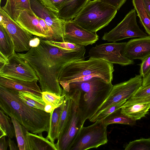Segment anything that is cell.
I'll return each mask as SVG.
<instances>
[{"instance_id": "obj_26", "label": "cell", "mask_w": 150, "mask_h": 150, "mask_svg": "<svg viewBox=\"0 0 150 150\" xmlns=\"http://www.w3.org/2000/svg\"><path fill=\"white\" fill-rule=\"evenodd\" d=\"M133 5L146 32L150 35V15L146 10L142 0H132Z\"/></svg>"}, {"instance_id": "obj_44", "label": "cell", "mask_w": 150, "mask_h": 150, "mask_svg": "<svg viewBox=\"0 0 150 150\" xmlns=\"http://www.w3.org/2000/svg\"><path fill=\"white\" fill-rule=\"evenodd\" d=\"M144 6L150 15V0H142Z\"/></svg>"}, {"instance_id": "obj_42", "label": "cell", "mask_w": 150, "mask_h": 150, "mask_svg": "<svg viewBox=\"0 0 150 150\" xmlns=\"http://www.w3.org/2000/svg\"><path fill=\"white\" fill-rule=\"evenodd\" d=\"M8 146L10 150H18L19 148L16 146L14 141L11 139L8 138Z\"/></svg>"}, {"instance_id": "obj_10", "label": "cell", "mask_w": 150, "mask_h": 150, "mask_svg": "<svg viewBox=\"0 0 150 150\" xmlns=\"http://www.w3.org/2000/svg\"><path fill=\"white\" fill-rule=\"evenodd\" d=\"M126 43L112 42L96 45L90 50L89 56L123 66L133 64V60L129 59L123 54Z\"/></svg>"}, {"instance_id": "obj_43", "label": "cell", "mask_w": 150, "mask_h": 150, "mask_svg": "<svg viewBox=\"0 0 150 150\" xmlns=\"http://www.w3.org/2000/svg\"><path fill=\"white\" fill-rule=\"evenodd\" d=\"M8 58L0 52V67L8 63Z\"/></svg>"}, {"instance_id": "obj_31", "label": "cell", "mask_w": 150, "mask_h": 150, "mask_svg": "<svg viewBox=\"0 0 150 150\" xmlns=\"http://www.w3.org/2000/svg\"><path fill=\"white\" fill-rule=\"evenodd\" d=\"M125 148V150H150V138H142L130 142Z\"/></svg>"}, {"instance_id": "obj_7", "label": "cell", "mask_w": 150, "mask_h": 150, "mask_svg": "<svg viewBox=\"0 0 150 150\" xmlns=\"http://www.w3.org/2000/svg\"><path fill=\"white\" fill-rule=\"evenodd\" d=\"M102 120L87 127H82L69 150H85L97 148L107 144V127Z\"/></svg>"}, {"instance_id": "obj_2", "label": "cell", "mask_w": 150, "mask_h": 150, "mask_svg": "<svg viewBox=\"0 0 150 150\" xmlns=\"http://www.w3.org/2000/svg\"><path fill=\"white\" fill-rule=\"evenodd\" d=\"M0 108L32 133L38 134L49 131L50 113L26 104L18 91L0 85Z\"/></svg>"}, {"instance_id": "obj_29", "label": "cell", "mask_w": 150, "mask_h": 150, "mask_svg": "<svg viewBox=\"0 0 150 150\" xmlns=\"http://www.w3.org/2000/svg\"><path fill=\"white\" fill-rule=\"evenodd\" d=\"M66 95V91L63 89L61 96L48 91L42 92V97L46 104L51 105L55 109L60 106L63 103Z\"/></svg>"}, {"instance_id": "obj_30", "label": "cell", "mask_w": 150, "mask_h": 150, "mask_svg": "<svg viewBox=\"0 0 150 150\" xmlns=\"http://www.w3.org/2000/svg\"><path fill=\"white\" fill-rule=\"evenodd\" d=\"M6 115L0 109V128L6 132V136L12 139L15 135L14 127L11 119Z\"/></svg>"}, {"instance_id": "obj_33", "label": "cell", "mask_w": 150, "mask_h": 150, "mask_svg": "<svg viewBox=\"0 0 150 150\" xmlns=\"http://www.w3.org/2000/svg\"><path fill=\"white\" fill-rule=\"evenodd\" d=\"M48 43L63 49L75 51H79L85 49L84 46L67 42H60L45 40Z\"/></svg>"}, {"instance_id": "obj_15", "label": "cell", "mask_w": 150, "mask_h": 150, "mask_svg": "<svg viewBox=\"0 0 150 150\" xmlns=\"http://www.w3.org/2000/svg\"><path fill=\"white\" fill-rule=\"evenodd\" d=\"M123 54L131 60L142 61L150 55V35L129 40L126 43Z\"/></svg>"}, {"instance_id": "obj_6", "label": "cell", "mask_w": 150, "mask_h": 150, "mask_svg": "<svg viewBox=\"0 0 150 150\" xmlns=\"http://www.w3.org/2000/svg\"><path fill=\"white\" fill-rule=\"evenodd\" d=\"M67 92L71 98V115L55 144L57 150H69L84 123L82 122L78 106L79 93L72 89H69Z\"/></svg>"}, {"instance_id": "obj_47", "label": "cell", "mask_w": 150, "mask_h": 150, "mask_svg": "<svg viewBox=\"0 0 150 150\" xmlns=\"http://www.w3.org/2000/svg\"><path fill=\"white\" fill-rule=\"evenodd\" d=\"M1 0H0V3L1 4Z\"/></svg>"}, {"instance_id": "obj_18", "label": "cell", "mask_w": 150, "mask_h": 150, "mask_svg": "<svg viewBox=\"0 0 150 150\" xmlns=\"http://www.w3.org/2000/svg\"><path fill=\"white\" fill-rule=\"evenodd\" d=\"M90 0H67L57 15L61 19L68 21L74 18Z\"/></svg>"}, {"instance_id": "obj_37", "label": "cell", "mask_w": 150, "mask_h": 150, "mask_svg": "<svg viewBox=\"0 0 150 150\" xmlns=\"http://www.w3.org/2000/svg\"><path fill=\"white\" fill-rule=\"evenodd\" d=\"M150 95V85L142 87L141 86L131 97L138 98Z\"/></svg>"}, {"instance_id": "obj_3", "label": "cell", "mask_w": 150, "mask_h": 150, "mask_svg": "<svg viewBox=\"0 0 150 150\" xmlns=\"http://www.w3.org/2000/svg\"><path fill=\"white\" fill-rule=\"evenodd\" d=\"M114 71L113 64L90 57L87 60L74 62L66 65L60 74L59 80L63 89L68 92L70 83L86 81L94 77L112 83Z\"/></svg>"}, {"instance_id": "obj_12", "label": "cell", "mask_w": 150, "mask_h": 150, "mask_svg": "<svg viewBox=\"0 0 150 150\" xmlns=\"http://www.w3.org/2000/svg\"><path fill=\"white\" fill-rule=\"evenodd\" d=\"M8 62L0 67V75L27 81L39 80L33 68L15 52L8 58Z\"/></svg>"}, {"instance_id": "obj_11", "label": "cell", "mask_w": 150, "mask_h": 150, "mask_svg": "<svg viewBox=\"0 0 150 150\" xmlns=\"http://www.w3.org/2000/svg\"><path fill=\"white\" fill-rule=\"evenodd\" d=\"M0 25L8 33L13 42L15 51H28L31 48L30 41L34 37L13 19L0 7Z\"/></svg>"}, {"instance_id": "obj_28", "label": "cell", "mask_w": 150, "mask_h": 150, "mask_svg": "<svg viewBox=\"0 0 150 150\" xmlns=\"http://www.w3.org/2000/svg\"><path fill=\"white\" fill-rule=\"evenodd\" d=\"M102 121L104 124L107 126L113 123L132 125H134L136 121L122 114L121 112V109L112 113Z\"/></svg>"}, {"instance_id": "obj_23", "label": "cell", "mask_w": 150, "mask_h": 150, "mask_svg": "<svg viewBox=\"0 0 150 150\" xmlns=\"http://www.w3.org/2000/svg\"><path fill=\"white\" fill-rule=\"evenodd\" d=\"M11 118L13 123L19 150H30L27 135L28 130L21 125L13 116Z\"/></svg>"}, {"instance_id": "obj_20", "label": "cell", "mask_w": 150, "mask_h": 150, "mask_svg": "<svg viewBox=\"0 0 150 150\" xmlns=\"http://www.w3.org/2000/svg\"><path fill=\"white\" fill-rule=\"evenodd\" d=\"M27 132L30 150H57L56 144L44 137L42 134Z\"/></svg>"}, {"instance_id": "obj_34", "label": "cell", "mask_w": 150, "mask_h": 150, "mask_svg": "<svg viewBox=\"0 0 150 150\" xmlns=\"http://www.w3.org/2000/svg\"><path fill=\"white\" fill-rule=\"evenodd\" d=\"M40 0L48 8L57 14L67 1V0Z\"/></svg>"}, {"instance_id": "obj_16", "label": "cell", "mask_w": 150, "mask_h": 150, "mask_svg": "<svg viewBox=\"0 0 150 150\" xmlns=\"http://www.w3.org/2000/svg\"><path fill=\"white\" fill-rule=\"evenodd\" d=\"M15 21L31 34L45 40L48 38L40 25L38 18L33 12L26 10L19 11Z\"/></svg>"}, {"instance_id": "obj_25", "label": "cell", "mask_w": 150, "mask_h": 150, "mask_svg": "<svg viewBox=\"0 0 150 150\" xmlns=\"http://www.w3.org/2000/svg\"><path fill=\"white\" fill-rule=\"evenodd\" d=\"M21 100L27 105L34 108L44 111L46 105L42 97L28 92H18Z\"/></svg>"}, {"instance_id": "obj_45", "label": "cell", "mask_w": 150, "mask_h": 150, "mask_svg": "<svg viewBox=\"0 0 150 150\" xmlns=\"http://www.w3.org/2000/svg\"><path fill=\"white\" fill-rule=\"evenodd\" d=\"M53 107L50 104H46L44 108V111L48 113H51L54 110Z\"/></svg>"}, {"instance_id": "obj_35", "label": "cell", "mask_w": 150, "mask_h": 150, "mask_svg": "<svg viewBox=\"0 0 150 150\" xmlns=\"http://www.w3.org/2000/svg\"><path fill=\"white\" fill-rule=\"evenodd\" d=\"M142 61L140 64L139 74L143 78L145 77L150 71V55Z\"/></svg>"}, {"instance_id": "obj_38", "label": "cell", "mask_w": 150, "mask_h": 150, "mask_svg": "<svg viewBox=\"0 0 150 150\" xmlns=\"http://www.w3.org/2000/svg\"><path fill=\"white\" fill-rule=\"evenodd\" d=\"M103 2L109 5L117 10H119L127 0H100Z\"/></svg>"}, {"instance_id": "obj_40", "label": "cell", "mask_w": 150, "mask_h": 150, "mask_svg": "<svg viewBox=\"0 0 150 150\" xmlns=\"http://www.w3.org/2000/svg\"><path fill=\"white\" fill-rule=\"evenodd\" d=\"M40 42V38L35 36L34 38L30 41V45L31 47H36L39 44Z\"/></svg>"}, {"instance_id": "obj_13", "label": "cell", "mask_w": 150, "mask_h": 150, "mask_svg": "<svg viewBox=\"0 0 150 150\" xmlns=\"http://www.w3.org/2000/svg\"><path fill=\"white\" fill-rule=\"evenodd\" d=\"M30 8L38 18L43 19L53 34L54 41L64 42V34L66 21L60 19L48 8L40 0H30Z\"/></svg>"}, {"instance_id": "obj_19", "label": "cell", "mask_w": 150, "mask_h": 150, "mask_svg": "<svg viewBox=\"0 0 150 150\" xmlns=\"http://www.w3.org/2000/svg\"><path fill=\"white\" fill-rule=\"evenodd\" d=\"M150 109V103L137 104L122 107L121 112L136 121L145 117Z\"/></svg>"}, {"instance_id": "obj_24", "label": "cell", "mask_w": 150, "mask_h": 150, "mask_svg": "<svg viewBox=\"0 0 150 150\" xmlns=\"http://www.w3.org/2000/svg\"><path fill=\"white\" fill-rule=\"evenodd\" d=\"M15 52L12 39L6 30L0 25V52L8 58Z\"/></svg>"}, {"instance_id": "obj_4", "label": "cell", "mask_w": 150, "mask_h": 150, "mask_svg": "<svg viewBox=\"0 0 150 150\" xmlns=\"http://www.w3.org/2000/svg\"><path fill=\"white\" fill-rule=\"evenodd\" d=\"M113 86L112 83L98 77L69 83L68 91L71 89L79 93L78 106L82 122L93 116L107 98Z\"/></svg>"}, {"instance_id": "obj_21", "label": "cell", "mask_w": 150, "mask_h": 150, "mask_svg": "<svg viewBox=\"0 0 150 150\" xmlns=\"http://www.w3.org/2000/svg\"><path fill=\"white\" fill-rule=\"evenodd\" d=\"M1 8L15 21L18 15L19 11L26 10L33 12L30 0H6L5 5Z\"/></svg>"}, {"instance_id": "obj_5", "label": "cell", "mask_w": 150, "mask_h": 150, "mask_svg": "<svg viewBox=\"0 0 150 150\" xmlns=\"http://www.w3.org/2000/svg\"><path fill=\"white\" fill-rule=\"evenodd\" d=\"M117 10L100 0H90L79 11L74 21L91 32H96L108 25Z\"/></svg>"}, {"instance_id": "obj_9", "label": "cell", "mask_w": 150, "mask_h": 150, "mask_svg": "<svg viewBox=\"0 0 150 150\" xmlns=\"http://www.w3.org/2000/svg\"><path fill=\"white\" fill-rule=\"evenodd\" d=\"M148 36L139 28L137 21L136 10H131L115 27L105 33L102 39L108 42H116L124 39Z\"/></svg>"}, {"instance_id": "obj_41", "label": "cell", "mask_w": 150, "mask_h": 150, "mask_svg": "<svg viewBox=\"0 0 150 150\" xmlns=\"http://www.w3.org/2000/svg\"><path fill=\"white\" fill-rule=\"evenodd\" d=\"M150 85V71L144 77L142 78V86L144 87Z\"/></svg>"}, {"instance_id": "obj_39", "label": "cell", "mask_w": 150, "mask_h": 150, "mask_svg": "<svg viewBox=\"0 0 150 150\" xmlns=\"http://www.w3.org/2000/svg\"><path fill=\"white\" fill-rule=\"evenodd\" d=\"M5 136L0 137V150H6L8 146V141L6 140Z\"/></svg>"}, {"instance_id": "obj_46", "label": "cell", "mask_w": 150, "mask_h": 150, "mask_svg": "<svg viewBox=\"0 0 150 150\" xmlns=\"http://www.w3.org/2000/svg\"><path fill=\"white\" fill-rule=\"evenodd\" d=\"M4 136H6V134L4 130L0 128V137Z\"/></svg>"}, {"instance_id": "obj_27", "label": "cell", "mask_w": 150, "mask_h": 150, "mask_svg": "<svg viewBox=\"0 0 150 150\" xmlns=\"http://www.w3.org/2000/svg\"><path fill=\"white\" fill-rule=\"evenodd\" d=\"M64 103L59 122L58 130L59 135L65 127L70 117L71 113V98L68 93L66 91Z\"/></svg>"}, {"instance_id": "obj_22", "label": "cell", "mask_w": 150, "mask_h": 150, "mask_svg": "<svg viewBox=\"0 0 150 150\" xmlns=\"http://www.w3.org/2000/svg\"><path fill=\"white\" fill-rule=\"evenodd\" d=\"M64 103L55 108L50 113V118L49 129L46 138L52 142L57 139L59 136V125L60 117Z\"/></svg>"}, {"instance_id": "obj_17", "label": "cell", "mask_w": 150, "mask_h": 150, "mask_svg": "<svg viewBox=\"0 0 150 150\" xmlns=\"http://www.w3.org/2000/svg\"><path fill=\"white\" fill-rule=\"evenodd\" d=\"M38 81H27L0 75V85L18 92H28L42 96V92L37 84Z\"/></svg>"}, {"instance_id": "obj_32", "label": "cell", "mask_w": 150, "mask_h": 150, "mask_svg": "<svg viewBox=\"0 0 150 150\" xmlns=\"http://www.w3.org/2000/svg\"><path fill=\"white\" fill-rule=\"evenodd\" d=\"M127 100V99L124 100L109 106L101 112L92 122H95L98 120H103L112 113L121 109Z\"/></svg>"}, {"instance_id": "obj_14", "label": "cell", "mask_w": 150, "mask_h": 150, "mask_svg": "<svg viewBox=\"0 0 150 150\" xmlns=\"http://www.w3.org/2000/svg\"><path fill=\"white\" fill-rule=\"evenodd\" d=\"M63 37L65 42L84 46L92 45L99 38L96 32L84 29L72 19L66 21Z\"/></svg>"}, {"instance_id": "obj_1", "label": "cell", "mask_w": 150, "mask_h": 150, "mask_svg": "<svg viewBox=\"0 0 150 150\" xmlns=\"http://www.w3.org/2000/svg\"><path fill=\"white\" fill-rule=\"evenodd\" d=\"M40 38V42L37 47H31L25 53L17 54L35 71L42 92L48 91L61 96L63 89L59 80L60 73L69 63L85 60L86 49L79 51L65 50Z\"/></svg>"}, {"instance_id": "obj_8", "label": "cell", "mask_w": 150, "mask_h": 150, "mask_svg": "<svg viewBox=\"0 0 150 150\" xmlns=\"http://www.w3.org/2000/svg\"><path fill=\"white\" fill-rule=\"evenodd\" d=\"M142 77L136 75L127 81L114 85L106 100L89 120L92 122L103 111L124 100L129 99L142 86Z\"/></svg>"}, {"instance_id": "obj_36", "label": "cell", "mask_w": 150, "mask_h": 150, "mask_svg": "<svg viewBox=\"0 0 150 150\" xmlns=\"http://www.w3.org/2000/svg\"><path fill=\"white\" fill-rule=\"evenodd\" d=\"M149 103H150V95L138 98L131 97L127 100L122 107L135 104Z\"/></svg>"}]
</instances>
